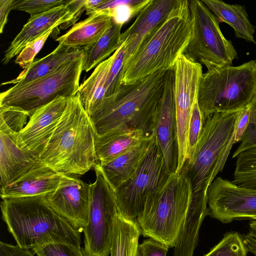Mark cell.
<instances>
[{
    "instance_id": "1",
    "label": "cell",
    "mask_w": 256,
    "mask_h": 256,
    "mask_svg": "<svg viewBox=\"0 0 256 256\" xmlns=\"http://www.w3.org/2000/svg\"><path fill=\"white\" fill-rule=\"evenodd\" d=\"M166 72L160 70L134 83L122 85L116 93L106 96L90 116L97 134L132 128L146 137L153 136Z\"/></svg>"
},
{
    "instance_id": "2",
    "label": "cell",
    "mask_w": 256,
    "mask_h": 256,
    "mask_svg": "<svg viewBox=\"0 0 256 256\" xmlns=\"http://www.w3.org/2000/svg\"><path fill=\"white\" fill-rule=\"evenodd\" d=\"M96 135L76 92L68 98L61 119L40 160L60 174L83 175L99 163L95 149Z\"/></svg>"
},
{
    "instance_id": "3",
    "label": "cell",
    "mask_w": 256,
    "mask_h": 256,
    "mask_svg": "<svg viewBox=\"0 0 256 256\" xmlns=\"http://www.w3.org/2000/svg\"><path fill=\"white\" fill-rule=\"evenodd\" d=\"M46 196L2 199V218L17 244L30 250L52 242L80 246V233L50 207Z\"/></svg>"
},
{
    "instance_id": "4",
    "label": "cell",
    "mask_w": 256,
    "mask_h": 256,
    "mask_svg": "<svg viewBox=\"0 0 256 256\" xmlns=\"http://www.w3.org/2000/svg\"><path fill=\"white\" fill-rule=\"evenodd\" d=\"M236 113L216 112L208 116L190 158L178 173L188 182L190 204H208V190L224 168L234 142Z\"/></svg>"
},
{
    "instance_id": "5",
    "label": "cell",
    "mask_w": 256,
    "mask_h": 256,
    "mask_svg": "<svg viewBox=\"0 0 256 256\" xmlns=\"http://www.w3.org/2000/svg\"><path fill=\"white\" fill-rule=\"evenodd\" d=\"M192 34L189 1L180 4L166 21L142 44L124 66L122 85L173 69L188 46Z\"/></svg>"
},
{
    "instance_id": "6",
    "label": "cell",
    "mask_w": 256,
    "mask_h": 256,
    "mask_svg": "<svg viewBox=\"0 0 256 256\" xmlns=\"http://www.w3.org/2000/svg\"><path fill=\"white\" fill-rule=\"evenodd\" d=\"M256 60L233 66L208 68L199 84L198 102L204 120L216 112H234L250 104L256 94Z\"/></svg>"
},
{
    "instance_id": "7",
    "label": "cell",
    "mask_w": 256,
    "mask_h": 256,
    "mask_svg": "<svg viewBox=\"0 0 256 256\" xmlns=\"http://www.w3.org/2000/svg\"><path fill=\"white\" fill-rule=\"evenodd\" d=\"M187 180L180 174L170 176L166 184L148 197L136 222L140 234L174 248L178 238L190 200Z\"/></svg>"
},
{
    "instance_id": "8",
    "label": "cell",
    "mask_w": 256,
    "mask_h": 256,
    "mask_svg": "<svg viewBox=\"0 0 256 256\" xmlns=\"http://www.w3.org/2000/svg\"><path fill=\"white\" fill-rule=\"evenodd\" d=\"M83 60L84 53L42 78L16 84L0 93V106L20 110L30 117L37 109L58 97L74 96L80 86Z\"/></svg>"
},
{
    "instance_id": "9",
    "label": "cell",
    "mask_w": 256,
    "mask_h": 256,
    "mask_svg": "<svg viewBox=\"0 0 256 256\" xmlns=\"http://www.w3.org/2000/svg\"><path fill=\"white\" fill-rule=\"evenodd\" d=\"M171 175L154 136L148 151L134 172L114 190L118 208L121 214L136 221L148 198L160 190Z\"/></svg>"
},
{
    "instance_id": "10",
    "label": "cell",
    "mask_w": 256,
    "mask_h": 256,
    "mask_svg": "<svg viewBox=\"0 0 256 256\" xmlns=\"http://www.w3.org/2000/svg\"><path fill=\"white\" fill-rule=\"evenodd\" d=\"M189 8L192 34L184 54L207 69L231 66L237 52L222 34L216 16L202 0H190Z\"/></svg>"
},
{
    "instance_id": "11",
    "label": "cell",
    "mask_w": 256,
    "mask_h": 256,
    "mask_svg": "<svg viewBox=\"0 0 256 256\" xmlns=\"http://www.w3.org/2000/svg\"><path fill=\"white\" fill-rule=\"evenodd\" d=\"M96 179L90 184V202L88 224L84 233L85 256H108L112 248L114 222L118 208L115 190L98 164L94 167Z\"/></svg>"
},
{
    "instance_id": "12",
    "label": "cell",
    "mask_w": 256,
    "mask_h": 256,
    "mask_svg": "<svg viewBox=\"0 0 256 256\" xmlns=\"http://www.w3.org/2000/svg\"><path fill=\"white\" fill-rule=\"evenodd\" d=\"M174 98L178 146V173L186 159L188 128L198 86L202 74V64L184 54L178 58L173 68Z\"/></svg>"
},
{
    "instance_id": "13",
    "label": "cell",
    "mask_w": 256,
    "mask_h": 256,
    "mask_svg": "<svg viewBox=\"0 0 256 256\" xmlns=\"http://www.w3.org/2000/svg\"><path fill=\"white\" fill-rule=\"evenodd\" d=\"M207 196L208 215L222 223L256 220V190L218 176L209 186Z\"/></svg>"
},
{
    "instance_id": "14",
    "label": "cell",
    "mask_w": 256,
    "mask_h": 256,
    "mask_svg": "<svg viewBox=\"0 0 256 256\" xmlns=\"http://www.w3.org/2000/svg\"><path fill=\"white\" fill-rule=\"evenodd\" d=\"M50 207L79 232L88 221L90 184L70 175L62 174L56 189L46 196Z\"/></svg>"
},
{
    "instance_id": "15",
    "label": "cell",
    "mask_w": 256,
    "mask_h": 256,
    "mask_svg": "<svg viewBox=\"0 0 256 256\" xmlns=\"http://www.w3.org/2000/svg\"><path fill=\"white\" fill-rule=\"evenodd\" d=\"M174 78L173 69L167 70L153 132V135L162 153L166 168L170 174L176 173L178 161Z\"/></svg>"
},
{
    "instance_id": "16",
    "label": "cell",
    "mask_w": 256,
    "mask_h": 256,
    "mask_svg": "<svg viewBox=\"0 0 256 256\" xmlns=\"http://www.w3.org/2000/svg\"><path fill=\"white\" fill-rule=\"evenodd\" d=\"M67 100L58 97L33 113L16 134V143L21 149L40 158L61 119Z\"/></svg>"
},
{
    "instance_id": "17",
    "label": "cell",
    "mask_w": 256,
    "mask_h": 256,
    "mask_svg": "<svg viewBox=\"0 0 256 256\" xmlns=\"http://www.w3.org/2000/svg\"><path fill=\"white\" fill-rule=\"evenodd\" d=\"M180 0H150L136 16L132 24L122 33L125 48L124 66L144 41L168 18Z\"/></svg>"
},
{
    "instance_id": "18",
    "label": "cell",
    "mask_w": 256,
    "mask_h": 256,
    "mask_svg": "<svg viewBox=\"0 0 256 256\" xmlns=\"http://www.w3.org/2000/svg\"><path fill=\"white\" fill-rule=\"evenodd\" d=\"M17 132L0 122V184L6 186L42 164L39 158L20 148Z\"/></svg>"
},
{
    "instance_id": "19",
    "label": "cell",
    "mask_w": 256,
    "mask_h": 256,
    "mask_svg": "<svg viewBox=\"0 0 256 256\" xmlns=\"http://www.w3.org/2000/svg\"><path fill=\"white\" fill-rule=\"evenodd\" d=\"M72 0L69 2L40 14L30 16L4 52L2 60L4 64L18 55L25 46L54 27L58 28L60 24L70 20L74 15V6Z\"/></svg>"
},
{
    "instance_id": "20",
    "label": "cell",
    "mask_w": 256,
    "mask_h": 256,
    "mask_svg": "<svg viewBox=\"0 0 256 256\" xmlns=\"http://www.w3.org/2000/svg\"><path fill=\"white\" fill-rule=\"evenodd\" d=\"M62 174L42 163L12 184L1 187L2 199L46 196L58 186Z\"/></svg>"
},
{
    "instance_id": "21",
    "label": "cell",
    "mask_w": 256,
    "mask_h": 256,
    "mask_svg": "<svg viewBox=\"0 0 256 256\" xmlns=\"http://www.w3.org/2000/svg\"><path fill=\"white\" fill-rule=\"evenodd\" d=\"M112 22L110 16L96 12L86 19L76 23L66 34L56 40L70 48L84 50L88 48L104 33Z\"/></svg>"
},
{
    "instance_id": "22",
    "label": "cell",
    "mask_w": 256,
    "mask_h": 256,
    "mask_svg": "<svg viewBox=\"0 0 256 256\" xmlns=\"http://www.w3.org/2000/svg\"><path fill=\"white\" fill-rule=\"evenodd\" d=\"M153 138L154 136L144 138L110 160L98 163L106 179L114 190L134 172L148 151Z\"/></svg>"
},
{
    "instance_id": "23",
    "label": "cell",
    "mask_w": 256,
    "mask_h": 256,
    "mask_svg": "<svg viewBox=\"0 0 256 256\" xmlns=\"http://www.w3.org/2000/svg\"><path fill=\"white\" fill-rule=\"evenodd\" d=\"M146 138L150 137L132 128L118 129L100 136L97 134L95 149L98 162L112 160Z\"/></svg>"
},
{
    "instance_id": "24",
    "label": "cell",
    "mask_w": 256,
    "mask_h": 256,
    "mask_svg": "<svg viewBox=\"0 0 256 256\" xmlns=\"http://www.w3.org/2000/svg\"><path fill=\"white\" fill-rule=\"evenodd\" d=\"M116 53L117 50L97 66L88 78L80 86L77 93L83 107L90 116L106 97L108 74Z\"/></svg>"
},
{
    "instance_id": "25",
    "label": "cell",
    "mask_w": 256,
    "mask_h": 256,
    "mask_svg": "<svg viewBox=\"0 0 256 256\" xmlns=\"http://www.w3.org/2000/svg\"><path fill=\"white\" fill-rule=\"evenodd\" d=\"M83 53L82 50L59 44L49 54L34 62L24 69L16 78L2 84H24L36 80L50 74L64 63L80 56Z\"/></svg>"
},
{
    "instance_id": "26",
    "label": "cell",
    "mask_w": 256,
    "mask_h": 256,
    "mask_svg": "<svg viewBox=\"0 0 256 256\" xmlns=\"http://www.w3.org/2000/svg\"><path fill=\"white\" fill-rule=\"evenodd\" d=\"M202 2L214 12L218 22H224L234 28L236 37L256 43L255 26L250 22L244 6L230 4L219 0Z\"/></svg>"
},
{
    "instance_id": "27",
    "label": "cell",
    "mask_w": 256,
    "mask_h": 256,
    "mask_svg": "<svg viewBox=\"0 0 256 256\" xmlns=\"http://www.w3.org/2000/svg\"><path fill=\"white\" fill-rule=\"evenodd\" d=\"M140 234L136 221L124 218L118 211L113 226L110 256H138Z\"/></svg>"
},
{
    "instance_id": "28",
    "label": "cell",
    "mask_w": 256,
    "mask_h": 256,
    "mask_svg": "<svg viewBox=\"0 0 256 256\" xmlns=\"http://www.w3.org/2000/svg\"><path fill=\"white\" fill-rule=\"evenodd\" d=\"M122 25L112 19L111 24L94 44L83 50L82 71L87 72L108 58L122 45L120 36Z\"/></svg>"
},
{
    "instance_id": "29",
    "label": "cell",
    "mask_w": 256,
    "mask_h": 256,
    "mask_svg": "<svg viewBox=\"0 0 256 256\" xmlns=\"http://www.w3.org/2000/svg\"><path fill=\"white\" fill-rule=\"evenodd\" d=\"M150 0H104L94 12H100L112 17L116 24L123 26L136 16Z\"/></svg>"
},
{
    "instance_id": "30",
    "label": "cell",
    "mask_w": 256,
    "mask_h": 256,
    "mask_svg": "<svg viewBox=\"0 0 256 256\" xmlns=\"http://www.w3.org/2000/svg\"><path fill=\"white\" fill-rule=\"evenodd\" d=\"M236 158L232 182L243 188L256 190V146L240 152Z\"/></svg>"
},
{
    "instance_id": "31",
    "label": "cell",
    "mask_w": 256,
    "mask_h": 256,
    "mask_svg": "<svg viewBox=\"0 0 256 256\" xmlns=\"http://www.w3.org/2000/svg\"><path fill=\"white\" fill-rule=\"evenodd\" d=\"M248 252L244 238L238 232H230L204 256H246Z\"/></svg>"
},
{
    "instance_id": "32",
    "label": "cell",
    "mask_w": 256,
    "mask_h": 256,
    "mask_svg": "<svg viewBox=\"0 0 256 256\" xmlns=\"http://www.w3.org/2000/svg\"><path fill=\"white\" fill-rule=\"evenodd\" d=\"M125 53L124 46L122 44L117 50L116 56L109 72L106 96L116 93L122 86V80L124 66Z\"/></svg>"
},
{
    "instance_id": "33",
    "label": "cell",
    "mask_w": 256,
    "mask_h": 256,
    "mask_svg": "<svg viewBox=\"0 0 256 256\" xmlns=\"http://www.w3.org/2000/svg\"><path fill=\"white\" fill-rule=\"evenodd\" d=\"M70 0H16L14 10L24 11L30 16L42 14L54 8L68 4Z\"/></svg>"
},
{
    "instance_id": "34",
    "label": "cell",
    "mask_w": 256,
    "mask_h": 256,
    "mask_svg": "<svg viewBox=\"0 0 256 256\" xmlns=\"http://www.w3.org/2000/svg\"><path fill=\"white\" fill-rule=\"evenodd\" d=\"M32 251L37 256H85L80 246L68 243H49Z\"/></svg>"
},
{
    "instance_id": "35",
    "label": "cell",
    "mask_w": 256,
    "mask_h": 256,
    "mask_svg": "<svg viewBox=\"0 0 256 256\" xmlns=\"http://www.w3.org/2000/svg\"><path fill=\"white\" fill-rule=\"evenodd\" d=\"M204 121L197 102L194 106L189 124L186 160L190 158L196 147L202 133Z\"/></svg>"
},
{
    "instance_id": "36",
    "label": "cell",
    "mask_w": 256,
    "mask_h": 256,
    "mask_svg": "<svg viewBox=\"0 0 256 256\" xmlns=\"http://www.w3.org/2000/svg\"><path fill=\"white\" fill-rule=\"evenodd\" d=\"M56 28H52L40 36L28 42L18 55L14 60L15 63L24 69L30 66L34 62L35 56L42 49L48 38Z\"/></svg>"
},
{
    "instance_id": "37",
    "label": "cell",
    "mask_w": 256,
    "mask_h": 256,
    "mask_svg": "<svg viewBox=\"0 0 256 256\" xmlns=\"http://www.w3.org/2000/svg\"><path fill=\"white\" fill-rule=\"evenodd\" d=\"M256 146V95L250 104V117L248 125L244 134L240 144L234 152L232 158L240 152Z\"/></svg>"
},
{
    "instance_id": "38",
    "label": "cell",
    "mask_w": 256,
    "mask_h": 256,
    "mask_svg": "<svg viewBox=\"0 0 256 256\" xmlns=\"http://www.w3.org/2000/svg\"><path fill=\"white\" fill-rule=\"evenodd\" d=\"M28 116L26 112L20 110L0 106V122L17 132L24 127Z\"/></svg>"
},
{
    "instance_id": "39",
    "label": "cell",
    "mask_w": 256,
    "mask_h": 256,
    "mask_svg": "<svg viewBox=\"0 0 256 256\" xmlns=\"http://www.w3.org/2000/svg\"><path fill=\"white\" fill-rule=\"evenodd\" d=\"M168 248L165 244L148 238L139 244L138 256H166Z\"/></svg>"
},
{
    "instance_id": "40",
    "label": "cell",
    "mask_w": 256,
    "mask_h": 256,
    "mask_svg": "<svg viewBox=\"0 0 256 256\" xmlns=\"http://www.w3.org/2000/svg\"><path fill=\"white\" fill-rule=\"evenodd\" d=\"M250 104L236 113L234 128V144L240 142L248 125Z\"/></svg>"
},
{
    "instance_id": "41",
    "label": "cell",
    "mask_w": 256,
    "mask_h": 256,
    "mask_svg": "<svg viewBox=\"0 0 256 256\" xmlns=\"http://www.w3.org/2000/svg\"><path fill=\"white\" fill-rule=\"evenodd\" d=\"M32 250L24 249L16 244L14 246L0 242V256H34Z\"/></svg>"
},
{
    "instance_id": "42",
    "label": "cell",
    "mask_w": 256,
    "mask_h": 256,
    "mask_svg": "<svg viewBox=\"0 0 256 256\" xmlns=\"http://www.w3.org/2000/svg\"><path fill=\"white\" fill-rule=\"evenodd\" d=\"M15 0H0V33L2 34L10 11L14 9Z\"/></svg>"
},
{
    "instance_id": "43",
    "label": "cell",
    "mask_w": 256,
    "mask_h": 256,
    "mask_svg": "<svg viewBox=\"0 0 256 256\" xmlns=\"http://www.w3.org/2000/svg\"><path fill=\"white\" fill-rule=\"evenodd\" d=\"M248 251L256 256V232L250 230L244 238Z\"/></svg>"
},
{
    "instance_id": "44",
    "label": "cell",
    "mask_w": 256,
    "mask_h": 256,
    "mask_svg": "<svg viewBox=\"0 0 256 256\" xmlns=\"http://www.w3.org/2000/svg\"><path fill=\"white\" fill-rule=\"evenodd\" d=\"M104 0H86L84 2L86 14L88 16L92 14L97 8L104 2Z\"/></svg>"
},
{
    "instance_id": "45",
    "label": "cell",
    "mask_w": 256,
    "mask_h": 256,
    "mask_svg": "<svg viewBox=\"0 0 256 256\" xmlns=\"http://www.w3.org/2000/svg\"><path fill=\"white\" fill-rule=\"evenodd\" d=\"M250 230L256 232V220H252L249 224Z\"/></svg>"
},
{
    "instance_id": "46",
    "label": "cell",
    "mask_w": 256,
    "mask_h": 256,
    "mask_svg": "<svg viewBox=\"0 0 256 256\" xmlns=\"http://www.w3.org/2000/svg\"></svg>"
}]
</instances>
